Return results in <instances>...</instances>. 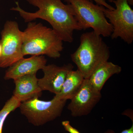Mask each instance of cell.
<instances>
[{
  "mask_svg": "<svg viewBox=\"0 0 133 133\" xmlns=\"http://www.w3.org/2000/svg\"><path fill=\"white\" fill-rule=\"evenodd\" d=\"M101 97V91L92 85L88 79H85L79 90L70 99L68 109L73 117L86 116L90 113Z\"/></svg>",
  "mask_w": 133,
  "mask_h": 133,
  "instance_id": "ba28073f",
  "label": "cell"
},
{
  "mask_svg": "<svg viewBox=\"0 0 133 133\" xmlns=\"http://www.w3.org/2000/svg\"><path fill=\"white\" fill-rule=\"evenodd\" d=\"M108 1L109 2L113 3V2L114 1V0H108ZM128 1L129 4L130 5H133V0H128Z\"/></svg>",
  "mask_w": 133,
  "mask_h": 133,
  "instance_id": "ac0fdd59",
  "label": "cell"
},
{
  "mask_svg": "<svg viewBox=\"0 0 133 133\" xmlns=\"http://www.w3.org/2000/svg\"><path fill=\"white\" fill-rule=\"evenodd\" d=\"M66 101L55 96L48 101L35 98L21 102L19 108L21 113L27 118L30 123L38 127L61 116Z\"/></svg>",
  "mask_w": 133,
  "mask_h": 133,
  "instance_id": "5b68a950",
  "label": "cell"
},
{
  "mask_svg": "<svg viewBox=\"0 0 133 133\" xmlns=\"http://www.w3.org/2000/svg\"><path fill=\"white\" fill-rule=\"evenodd\" d=\"M104 133H115V132L113 130L111 129H108L105 131ZM120 133H133V123H132V125L130 128L123 130Z\"/></svg>",
  "mask_w": 133,
  "mask_h": 133,
  "instance_id": "e0dca14e",
  "label": "cell"
},
{
  "mask_svg": "<svg viewBox=\"0 0 133 133\" xmlns=\"http://www.w3.org/2000/svg\"><path fill=\"white\" fill-rule=\"evenodd\" d=\"M36 73L22 76L14 80L15 89L13 96L21 102L39 98L42 91L39 87Z\"/></svg>",
  "mask_w": 133,
  "mask_h": 133,
  "instance_id": "8fae6325",
  "label": "cell"
},
{
  "mask_svg": "<svg viewBox=\"0 0 133 133\" xmlns=\"http://www.w3.org/2000/svg\"><path fill=\"white\" fill-rule=\"evenodd\" d=\"M78 70H72L67 74L59 93L55 97L60 99H71L77 92L85 79Z\"/></svg>",
  "mask_w": 133,
  "mask_h": 133,
  "instance_id": "4fadbf2b",
  "label": "cell"
},
{
  "mask_svg": "<svg viewBox=\"0 0 133 133\" xmlns=\"http://www.w3.org/2000/svg\"><path fill=\"white\" fill-rule=\"evenodd\" d=\"M63 42L52 29L41 23L29 22L23 31V54L58 58L63 49Z\"/></svg>",
  "mask_w": 133,
  "mask_h": 133,
  "instance_id": "3957f363",
  "label": "cell"
},
{
  "mask_svg": "<svg viewBox=\"0 0 133 133\" xmlns=\"http://www.w3.org/2000/svg\"><path fill=\"white\" fill-rule=\"evenodd\" d=\"M110 56L109 46L101 36L92 31L81 35L79 46L71 57L77 70L88 79L101 64L108 61Z\"/></svg>",
  "mask_w": 133,
  "mask_h": 133,
  "instance_id": "7a4b0ae2",
  "label": "cell"
},
{
  "mask_svg": "<svg viewBox=\"0 0 133 133\" xmlns=\"http://www.w3.org/2000/svg\"><path fill=\"white\" fill-rule=\"evenodd\" d=\"M1 36L2 53L0 57V67L5 68L24 57L22 51L23 31L20 30L17 22L8 21L1 32Z\"/></svg>",
  "mask_w": 133,
  "mask_h": 133,
  "instance_id": "52a82bcc",
  "label": "cell"
},
{
  "mask_svg": "<svg viewBox=\"0 0 133 133\" xmlns=\"http://www.w3.org/2000/svg\"><path fill=\"white\" fill-rule=\"evenodd\" d=\"M69 4L81 30L91 28L96 34L108 37L112 27L104 14L105 7L95 4L90 0H64Z\"/></svg>",
  "mask_w": 133,
  "mask_h": 133,
  "instance_id": "277c9868",
  "label": "cell"
},
{
  "mask_svg": "<svg viewBox=\"0 0 133 133\" xmlns=\"http://www.w3.org/2000/svg\"><path fill=\"white\" fill-rule=\"evenodd\" d=\"M2 53V47L1 44L0 43V57L1 56Z\"/></svg>",
  "mask_w": 133,
  "mask_h": 133,
  "instance_id": "d6986e66",
  "label": "cell"
},
{
  "mask_svg": "<svg viewBox=\"0 0 133 133\" xmlns=\"http://www.w3.org/2000/svg\"><path fill=\"white\" fill-rule=\"evenodd\" d=\"M30 5L37 7L35 12H27L20 7L19 2H15L16 7L10 9L19 13L25 22L36 19L45 20L52 26V29L63 42L69 43L74 41V32L81 30L69 4L62 0H26Z\"/></svg>",
  "mask_w": 133,
  "mask_h": 133,
  "instance_id": "6da1fadb",
  "label": "cell"
},
{
  "mask_svg": "<svg viewBox=\"0 0 133 133\" xmlns=\"http://www.w3.org/2000/svg\"><path fill=\"white\" fill-rule=\"evenodd\" d=\"M121 71V66L107 61L98 67L88 79L95 89L101 91L107 80L113 75L119 74Z\"/></svg>",
  "mask_w": 133,
  "mask_h": 133,
  "instance_id": "7c38bea8",
  "label": "cell"
},
{
  "mask_svg": "<svg viewBox=\"0 0 133 133\" xmlns=\"http://www.w3.org/2000/svg\"><path fill=\"white\" fill-rule=\"evenodd\" d=\"M92 1H94L98 5L103 6L104 7L108 9L112 10L114 9L113 7L108 4L106 0H92Z\"/></svg>",
  "mask_w": 133,
  "mask_h": 133,
  "instance_id": "2e32d148",
  "label": "cell"
},
{
  "mask_svg": "<svg viewBox=\"0 0 133 133\" xmlns=\"http://www.w3.org/2000/svg\"><path fill=\"white\" fill-rule=\"evenodd\" d=\"M74 69L71 64L58 66L54 64L46 65L42 70L44 76L38 79V84L42 91H48L55 94L59 93L68 73Z\"/></svg>",
  "mask_w": 133,
  "mask_h": 133,
  "instance_id": "9c48e42d",
  "label": "cell"
},
{
  "mask_svg": "<svg viewBox=\"0 0 133 133\" xmlns=\"http://www.w3.org/2000/svg\"><path fill=\"white\" fill-rule=\"evenodd\" d=\"M62 125L65 130L69 133H81L71 125L69 121H64L62 122Z\"/></svg>",
  "mask_w": 133,
  "mask_h": 133,
  "instance_id": "9a60e30c",
  "label": "cell"
},
{
  "mask_svg": "<svg viewBox=\"0 0 133 133\" xmlns=\"http://www.w3.org/2000/svg\"><path fill=\"white\" fill-rule=\"evenodd\" d=\"M47 60L43 56H33L20 59L9 66L5 72V80H15L29 74H35L46 65Z\"/></svg>",
  "mask_w": 133,
  "mask_h": 133,
  "instance_id": "30bf717a",
  "label": "cell"
},
{
  "mask_svg": "<svg viewBox=\"0 0 133 133\" xmlns=\"http://www.w3.org/2000/svg\"><path fill=\"white\" fill-rule=\"evenodd\" d=\"M115 8H105L104 14L112 27V39L120 38L128 44L133 42V10L128 0H114Z\"/></svg>",
  "mask_w": 133,
  "mask_h": 133,
  "instance_id": "8992f818",
  "label": "cell"
},
{
  "mask_svg": "<svg viewBox=\"0 0 133 133\" xmlns=\"http://www.w3.org/2000/svg\"><path fill=\"white\" fill-rule=\"evenodd\" d=\"M21 103L13 95L5 103L0 111V133H3V125L7 117L10 114L19 108Z\"/></svg>",
  "mask_w": 133,
  "mask_h": 133,
  "instance_id": "5bb4252c",
  "label": "cell"
}]
</instances>
